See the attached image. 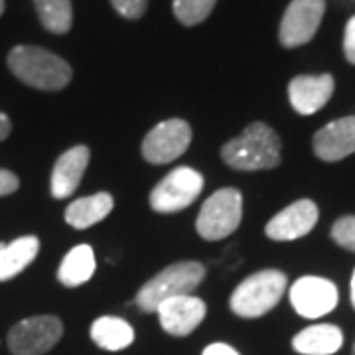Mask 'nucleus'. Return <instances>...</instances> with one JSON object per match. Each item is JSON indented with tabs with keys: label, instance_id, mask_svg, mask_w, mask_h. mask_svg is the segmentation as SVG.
Segmentation results:
<instances>
[{
	"label": "nucleus",
	"instance_id": "14",
	"mask_svg": "<svg viewBox=\"0 0 355 355\" xmlns=\"http://www.w3.org/2000/svg\"><path fill=\"white\" fill-rule=\"evenodd\" d=\"M334 93V77L324 76H298L288 85V99L292 109L300 114L318 113Z\"/></svg>",
	"mask_w": 355,
	"mask_h": 355
},
{
	"label": "nucleus",
	"instance_id": "6",
	"mask_svg": "<svg viewBox=\"0 0 355 355\" xmlns=\"http://www.w3.org/2000/svg\"><path fill=\"white\" fill-rule=\"evenodd\" d=\"M203 178L198 170L182 166L162 178L150 193V207L158 214H176L186 209L202 193Z\"/></svg>",
	"mask_w": 355,
	"mask_h": 355
},
{
	"label": "nucleus",
	"instance_id": "21",
	"mask_svg": "<svg viewBox=\"0 0 355 355\" xmlns=\"http://www.w3.org/2000/svg\"><path fill=\"white\" fill-rule=\"evenodd\" d=\"M42 26L51 34H65L73 24L71 0H34Z\"/></svg>",
	"mask_w": 355,
	"mask_h": 355
},
{
	"label": "nucleus",
	"instance_id": "10",
	"mask_svg": "<svg viewBox=\"0 0 355 355\" xmlns=\"http://www.w3.org/2000/svg\"><path fill=\"white\" fill-rule=\"evenodd\" d=\"M338 288L336 284L322 277H302L291 288V304L296 314L308 320L330 314L338 306Z\"/></svg>",
	"mask_w": 355,
	"mask_h": 355
},
{
	"label": "nucleus",
	"instance_id": "31",
	"mask_svg": "<svg viewBox=\"0 0 355 355\" xmlns=\"http://www.w3.org/2000/svg\"><path fill=\"white\" fill-rule=\"evenodd\" d=\"M352 354H354V355H355V342H354V349H352Z\"/></svg>",
	"mask_w": 355,
	"mask_h": 355
},
{
	"label": "nucleus",
	"instance_id": "12",
	"mask_svg": "<svg viewBox=\"0 0 355 355\" xmlns=\"http://www.w3.org/2000/svg\"><path fill=\"white\" fill-rule=\"evenodd\" d=\"M318 223V205L312 200H298L284 207L266 223L265 233L272 241H294L308 235Z\"/></svg>",
	"mask_w": 355,
	"mask_h": 355
},
{
	"label": "nucleus",
	"instance_id": "3",
	"mask_svg": "<svg viewBox=\"0 0 355 355\" xmlns=\"http://www.w3.org/2000/svg\"><path fill=\"white\" fill-rule=\"evenodd\" d=\"M205 277V266L196 261H182L166 266L156 277L144 282L137 294V306L142 312H156L168 298L191 294Z\"/></svg>",
	"mask_w": 355,
	"mask_h": 355
},
{
	"label": "nucleus",
	"instance_id": "26",
	"mask_svg": "<svg viewBox=\"0 0 355 355\" xmlns=\"http://www.w3.org/2000/svg\"><path fill=\"white\" fill-rule=\"evenodd\" d=\"M18 186H20L18 178L14 176L10 170H2L0 168V198L14 193V191L18 190Z\"/></svg>",
	"mask_w": 355,
	"mask_h": 355
},
{
	"label": "nucleus",
	"instance_id": "4",
	"mask_svg": "<svg viewBox=\"0 0 355 355\" xmlns=\"http://www.w3.org/2000/svg\"><path fill=\"white\" fill-rule=\"evenodd\" d=\"M288 279L284 272L266 268L243 280L233 291L229 306L241 318H261L279 304Z\"/></svg>",
	"mask_w": 355,
	"mask_h": 355
},
{
	"label": "nucleus",
	"instance_id": "16",
	"mask_svg": "<svg viewBox=\"0 0 355 355\" xmlns=\"http://www.w3.org/2000/svg\"><path fill=\"white\" fill-rule=\"evenodd\" d=\"M343 345V334L334 324H316L298 331L292 340L294 352L302 355H331Z\"/></svg>",
	"mask_w": 355,
	"mask_h": 355
},
{
	"label": "nucleus",
	"instance_id": "20",
	"mask_svg": "<svg viewBox=\"0 0 355 355\" xmlns=\"http://www.w3.org/2000/svg\"><path fill=\"white\" fill-rule=\"evenodd\" d=\"M95 253L89 245H77L65 254L62 265L58 268V279L64 286H79L87 282L95 272Z\"/></svg>",
	"mask_w": 355,
	"mask_h": 355
},
{
	"label": "nucleus",
	"instance_id": "25",
	"mask_svg": "<svg viewBox=\"0 0 355 355\" xmlns=\"http://www.w3.org/2000/svg\"><path fill=\"white\" fill-rule=\"evenodd\" d=\"M343 53H345L347 62L355 65V16H352L347 26H345V34H343Z\"/></svg>",
	"mask_w": 355,
	"mask_h": 355
},
{
	"label": "nucleus",
	"instance_id": "19",
	"mask_svg": "<svg viewBox=\"0 0 355 355\" xmlns=\"http://www.w3.org/2000/svg\"><path fill=\"white\" fill-rule=\"evenodd\" d=\"M40 251V239L34 235L20 237L0 249V282L14 279L30 265Z\"/></svg>",
	"mask_w": 355,
	"mask_h": 355
},
{
	"label": "nucleus",
	"instance_id": "24",
	"mask_svg": "<svg viewBox=\"0 0 355 355\" xmlns=\"http://www.w3.org/2000/svg\"><path fill=\"white\" fill-rule=\"evenodd\" d=\"M113 8L128 20H137L146 12L148 0H111Z\"/></svg>",
	"mask_w": 355,
	"mask_h": 355
},
{
	"label": "nucleus",
	"instance_id": "15",
	"mask_svg": "<svg viewBox=\"0 0 355 355\" xmlns=\"http://www.w3.org/2000/svg\"><path fill=\"white\" fill-rule=\"evenodd\" d=\"M89 164V148L79 144L69 150H65L51 172V196L55 200H65L77 190L83 172L87 170Z\"/></svg>",
	"mask_w": 355,
	"mask_h": 355
},
{
	"label": "nucleus",
	"instance_id": "30",
	"mask_svg": "<svg viewBox=\"0 0 355 355\" xmlns=\"http://www.w3.org/2000/svg\"><path fill=\"white\" fill-rule=\"evenodd\" d=\"M4 12V0H0V16Z\"/></svg>",
	"mask_w": 355,
	"mask_h": 355
},
{
	"label": "nucleus",
	"instance_id": "2",
	"mask_svg": "<svg viewBox=\"0 0 355 355\" xmlns=\"http://www.w3.org/2000/svg\"><path fill=\"white\" fill-rule=\"evenodd\" d=\"M8 67L26 85L42 91H60L73 76L65 60L38 46H16L8 53Z\"/></svg>",
	"mask_w": 355,
	"mask_h": 355
},
{
	"label": "nucleus",
	"instance_id": "29",
	"mask_svg": "<svg viewBox=\"0 0 355 355\" xmlns=\"http://www.w3.org/2000/svg\"><path fill=\"white\" fill-rule=\"evenodd\" d=\"M352 304L355 308V270H354V277H352Z\"/></svg>",
	"mask_w": 355,
	"mask_h": 355
},
{
	"label": "nucleus",
	"instance_id": "13",
	"mask_svg": "<svg viewBox=\"0 0 355 355\" xmlns=\"http://www.w3.org/2000/svg\"><path fill=\"white\" fill-rule=\"evenodd\" d=\"M314 153L324 162H338L355 153V116L331 121L314 135Z\"/></svg>",
	"mask_w": 355,
	"mask_h": 355
},
{
	"label": "nucleus",
	"instance_id": "23",
	"mask_svg": "<svg viewBox=\"0 0 355 355\" xmlns=\"http://www.w3.org/2000/svg\"><path fill=\"white\" fill-rule=\"evenodd\" d=\"M331 239L343 249L355 253V216L340 217L331 227Z\"/></svg>",
	"mask_w": 355,
	"mask_h": 355
},
{
	"label": "nucleus",
	"instance_id": "11",
	"mask_svg": "<svg viewBox=\"0 0 355 355\" xmlns=\"http://www.w3.org/2000/svg\"><path fill=\"white\" fill-rule=\"evenodd\" d=\"M205 312H207L205 302L193 294L168 298L156 310V314L160 318V326L170 336H176V338L190 336L203 322Z\"/></svg>",
	"mask_w": 355,
	"mask_h": 355
},
{
	"label": "nucleus",
	"instance_id": "28",
	"mask_svg": "<svg viewBox=\"0 0 355 355\" xmlns=\"http://www.w3.org/2000/svg\"><path fill=\"white\" fill-rule=\"evenodd\" d=\"M12 130V125H10V119L4 113H0V140H4Z\"/></svg>",
	"mask_w": 355,
	"mask_h": 355
},
{
	"label": "nucleus",
	"instance_id": "8",
	"mask_svg": "<svg viewBox=\"0 0 355 355\" xmlns=\"http://www.w3.org/2000/svg\"><path fill=\"white\" fill-rule=\"evenodd\" d=\"M191 128L182 119L162 121L142 140V156L150 164H168L188 150Z\"/></svg>",
	"mask_w": 355,
	"mask_h": 355
},
{
	"label": "nucleus",
	"instance_id": "9",
	"mask_svg": "<svg viewBox=\"0 0 355 355\" xmlns=\"http://www.w3.org/2000/svg\"><path fill=\"white\" fill-rule=\"evenodd\" d=\"M324 12V0H292L280 22V44L284 48H298L308 44L316 36Z\"/></svg>",
	"mask_w": 355,
	"mask_h": 355
},
{
	"label": "nucleus",
	"instance_id": "17",
	"mask_svg": "<svg viewBox=\"0 0 355 355\" xmlns=\"http://www.w3.org/2000/svg\"><path fill=\"white\" fill-rule=\"evenodd\" d=\"M113 196L107 193V191L89 196V198H79V200L67 205L65 221L76 229L93 227L95 223H99L109 216L113 211Z\"/></svg>",
	"mask_w": 355,
	"mask_h": 355
},
{
	"label": "nucleus",
	"instance_id": "18",
	"mask_svg": "<svg viewBox=\"0 0 355 355\" xmlns=\"http://www.w3.org/2000/svg\"><path fill=\"white\" fill-rule=\"evenodd\" d=\"M91 340L101 349L121 352L135 342V330L127 320L114 316L97 318L91 326Z\"/></svg>",
	"mask_w": 355,
	"mask_h": 355
},
{
	"label": "nucleus",
	"instance_id": "1",
	"mask_svg": "<svg viewBox=\"0 0 355 355\" xmlns=\"http://www.w3.org/2000/svg\"><path fill=\"white\" fill-rule=\"evenodd\" d=\"M221 158L229 168L241 172L277 168L280 164L279 135L265 123H253L221 148Z\"/></svg>",
	"mask_w": 355,
	"mask_h": 355
},
{
	"label": "nucleus",
	"instance_id": "27",
	"mask_svg": "<svg viewBox=\"0 0 355 355\" xmlns=\"http://www.w3.org/2000/svg\"><path fill=\"white\" fill-rule=\"evenodd\" d=\"M202 355H241L237 349H233L227 343H209Z\"/></svg>",
	"mask_w": 355,
	"mask_h": 355
},
{
	"label": "nucleus",
	"instance_id": "7",
	"mask_svg": "<svg viewBox=\"0 0 355 355\" xmlns=\"http://www.w3.org/2000/svg\"><path fill=\"white\" fill-rule=\"evenodd\" d=\"M64 324L55 316H32L8 331V347L14 355H44L62 340Z\"/></svg>",
	"mask_w": 355,
	"mask_h": 355
},
{
	"label": "nucleus",
	"instance_id": "22",
	"mask_svg": "<svg viewBox=\"0 0 355 355\" xmlns=\"http://www.w3.org/2000/svg\"><path fill=\"white\" fill-rule=\"evenodd\" d=\"M217 0H174V14L184 26L203 22L216 6Z\"/></svg>",
	"mask_w": 355,
	"mask_h": 355
},
{
	"label": "nucleus",
	"instance_id": "5",
	"mask_svg": "<svg viewBox=\"0 0 355 355\" xmlns=\"http://www.w3.org/2000/svg\"><path fill=\"white\" fill-rule=\"evenodd\" d=\"M243 196L235 188H221L209 196L196 219V229L205 241H221L241 225Z\"/></svg>",
	"mask_w": 355,
	"mask_h": 355
}]
</instances>
